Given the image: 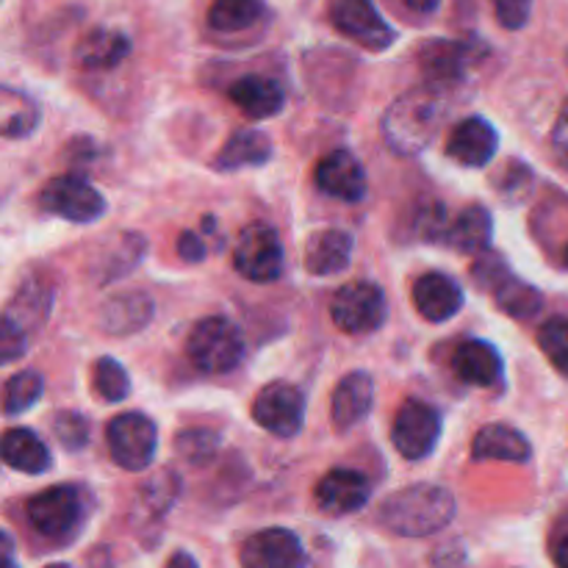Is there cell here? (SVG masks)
Listing matches in <instances>:
<instances>
[{
    "label": "cell",
    "instance_id": "6da1fadb",
    "mask_svg": "<svg viewBox=\"0 0 568 568\" xmlns=\"http://www.w3.org/2000/svg\"><path fill=\"white\" fill-rule=\"evenodd\" d=\"M455 519V497L442 486H410L392 494L377 510V521L394 536L425 538Z\"/></svg>",
    "mask_w": 568,
    "mask_h": 568
},
{
    "label": "cell",
    "instance_id": "7a4b0ae2",
    "mask_svg": "<svg viewBox=\"0 0 568 568\" xmlns=\"http://www.w3.org/2000/svg\"><path fill=\"white\" fill-rule=\"evenodd\" d=\"M442 111L430 89H414L394 100L383 114V139L399 155H419L438 133Z\"/></svg>",
    "mask_w": 568,
    "mask_h": 568
},
{
    "label": "cell",
    "instance_id": "3957f363",
    "mask_svg": "<svg viewBox=\"0 0 568 568\" xmlns=\"http://www.w3.org/2000/svg\"><path fill=\"white\" fill-rule=\"evenodd\" d=\"M186 355L205 375H225L242 364L244 336L227 316H205L189 333Z\"/></svg>",
    "mask_w": 568,
    "mask_h": 568
},
{
    "label": "cell",
    "instance_id": "277c9868",
    "mask_svg": "<svg viewBox=\"0 0 568 568\" xmlns=\"http://www.w3.org/2000/svg\"><path fill=\"white\" fill-rule=\"evenodd\" d=\"M87 494L78 486H53L48 491L37 494L26 505V516L39 536L50 541H67L81 530L87 521Z\"/></svg>",
    "mask_w": 568,
    "mask_h": 568
},
{
    "label": "cell",
    "instance_id": "5b68a950",
    "mask_svg": "<svg viewBox=\"0 0 568 568\" xmlns=\"http://www.w3.org/2000/svg\"><path fill=\"white\" fill-rule=\"evenodd\" d=\"M109 453L114 464L125 471H142L153 464L155 449H159V427L144 414H120L111 419Z\"/></svg>",
    "mask_w": 568,
    "mask_h": 568
},
{
    "label": "cell",
    "instance_id": "8992f818",
    "mask_svg": "<svg viewBox=\"0 0 568 568\" xmlns=\"http://www.w3.org/2000/svg\"><path fill=\"white\" fill-rule=\"evenodd\" d=\"M388 314L386 294L377 283L355 281L336 292L331 303V316L344 333H372L383 327Z\"/></svg>",
    "mask_w": 568,
    "mask_h": 568
},
{
    "label": "cell",
    "instance_id": "52a82bcc",
    "mask_svg": "<svg viewBox=\"0 0 568 568\" xmlns=\"http://www.w3.org/2000/svg\"><path fill=\"white\" fill-rule=\"evenodd\" d=\"M233 266L253 283L277 281L283 272V244L275 227L264 222L244 227L233 253Z\"/></svg>",
    "mask_w": 568,
    "mask_h": 568
},
{
    "label": "cell",
    "instance_id": "ba28073f",
    "mask_svg": "<svg viewBox=\"0 0 568 568\" xmlns=\"http://www.w3.org/2000/svg\"><path fill=\"white\" fill-rule=\"evenodd\" d=\"M39 203L44 211L67 222H75V225H87V222L100 220L105 214L103 194L78 175H59L44 183Z\"/></svg>",
    "mask_w": 568,
    "mask_h": 568
},
{
    "label": "cell",
    "instance_id": "9c48e42d",
    "mask_svg": "<svg viewBox=\"0 0 568 568\" xmlns=\"http://www.w3.org/2000/svg\"><path fill=\"white\" fill-rule=\"evenodd\" d=\"M253 419L277 438L297 436L305 422V394L294 383H270L255 397Z\"/></svg>",
    "mask_w": 568,
    "mask_h": 568
},
{
    "label": "cell",
    "instance_id": "30bf717a",
    "mask_svg": "<svg viewBox=\"0 0 568 568\" xmlns=\"http://www.w3.org/2000/svg\"><path fill=\"white\" fill-rule=\"evenodd\" d=\"M438 438H442V414L430 403L405 399L392 430L397 453L408 460H422L436 449Z\"/></svg>",
    "mask_w": 568,
    "mask_h": 568
},
{
    "label": "cell",
    "instance_id": "8fae6325",
    "mask_svg": "<svg viewBox=\"0 0 568 568\" xmlns=\"http://www.w3.org/2000/svg\"><path fill=\"white\" fill-rule=\"evenodd\" d=\"M331 20L344 37L364 44L366 50H386L397 39L372 0H333Z\"/></svg>",
    "mask_w": 568,
    "mask_h": 568
},
{
    "label": "cell",
    "instance_id": "7c38bea8",
    "mask_svg": "<svg viewBox=\"0 0 568 568\" xmlns=\"http://www.w3.org/2000/svg\"><path fill=\"white\" fill-rule=\"evenodd\" d=\"M305 564H308V555H305L303 541L297 532L286 527L255 532L242 547L244 568H305Z\"/></svg>",
    "mask_w": 568,
    "mask_h": 568
},
{
    "label": "cell",
    "instance_id": "4fadbf2b",
    "mask_svg": "<svg viewBox=\"0 0 568 568\" xmlns=\"http://www.w3.org/2000/svg\"><path fill=\"white\" fill-rule=\"evenodd\" d=\"M475 275L483 283V288H491L494 300H497V305L505 314L516 316V320H527V316H532L541 308V292L536 286H530V283L519 281L516 275H510L499 258H491V264L480 261Z\"/></svg>",
    "mask_w": 568,
    "mask_h": 568
},
{
    "label": "cell",
    "instance_id": "5bb4252c",
    "mask_svg": "<svg viewBox=\"0 0 568 568\" xmlns=\"http://www.w3.org/2000/svg\"><path fill=\"white\" fill-rule=\"evenodd\" d=\"M372 497V486L361 471L333 469L316 483V508L327 516H347L364 508Z\"/></svg>",
    "mask_w": 568,
    "mask_h": 568
},
{
    "label": "cell",
    "instance_id": "9a60e30c",
    "mask_svg": "<svg viewBox=\"0 0 568 568\" xmlns=\"http://www.w3.org/2000/svg\"><path fill=\"white\" fill-rule=\"evenodd\" d=\"M316 186L344 203H358L366 194V172L349 150H333L316 164Z\"/></svg>",
    "mask_w": 568,
    "mask_h": 568
},
{
    "label": "cell",
    "instance_id": "2e32d148",
    "mask_svg": "<svg viewBox=\"0 0 568 568\" xmlns=\"http://www.w3.org/2000/svg\"><path fill=\"white\" fill-rule=\"evenodd\" d=\"M499 150V133L483 116H466L464 122L455 125V131L447 139V153L449 159L458 161L464 166H486L488 161L497 155Z\"/></svg>",
    "mask_w": 568,
    "mask_h": 568
},
{
    "label": "cell",
    "instance_id": "e0dca14e",
    "mask_svg": "<svg viewBox=\"0 0 568 568\" xmlns=\"http://www.w3.org/2000/svg\"><path fill=\"white\" fill-rule=\"evenodd\" d=\"M471 59H475L471 42H453V39H430L419 50L422 72L433 87H453L464 81Z\"/></svg>",
    "mask_w": 568,
    "mask_h": 568
},
{
    "label": "cell",
    "instance_id": "ac0fdd59",
    "mask_svg": "<svg viewBox=\"0 0 568 568\" xmlns=\"http://www.w3.org/2000/svg\"><path fill=\"white\" fill-rule=\"evenodd\" d=\"M414 303L427 322H449L464 308V288L444 272H427L416 281Z\"/></svg>",
    "mask_w": 568,
    "mask_h": 568
},
{
    "label": "cell",
    "instance_id": "d6986e66",
    "mask_svg": "<svg viewBox=\"0 0 568 568\" xmlns=\"http://www.w3.org/2000/svg\"><path fill=\"white\" fill-rule=\"evenodd\" d=\"M372 403H375V381L369 377V372H349L347 377H342L331 403L336 430L344 433L358 425L372 410Z\"/></svg>",
    "mask_w": 568,
    "mask_h": 568
},
{
    "label": "cell",
    "instance_id": "ffe728a7",
    "mask_svg": "<svg viewBox=\"0 0 568 568\" xmlns=\"http://www.w3.org/2000/svg\"><path fill=\"white\" fill-rule=\"evenodd\" d=\"M453 369L466 386L488 388L503 377V355L497 353L494 344L483 342V338H469L455 349Z\"/></svg>",
    "mask_w": 568,
    "mask_h": 568
},
{
    "label": "cell",
    "instance_id": "44dd1931",
    "mask_svg": "<svg viewBox=\"0 0 568 568\" xmlns=\"http://www.w3.org/2000/svg\"><path fill=\"white\" fill-rule=\"evenodd\" d=\"M353 258V236L338 227L314 233L305 244V270L316 277L338 275L349 266Z\"/></svg>",
    "mask_w": 568,
    "mask_h": 568
},
{
    "label": "cell",
    "instance_id": "7402d4cb",
    "mask_svg": "<svg viewBox=\"0 0 568 568\" xmlns=\"http://www.w3.org/2000/svg\"><path fill=\"white\" fill-rule=\"evenodd\" d=\"M475 460H505V464H527L532 458V447L525 433L510 425H486L471 442Z\"/></svg>",
    "mask_w": 568,
    "mask_h": 568
},
{
    "label": "cell",
    "instance_id": "603a6c76",
    "mask_svg": "<svg viewBox=\"0 0 568 568\" xmlns=\"http://www.w3.org/2000/svg\"><path fill=\"white\" fill-rule=\"evenodd\" d=\"M231 100L253 120H270V116L281 114L286 94L277 87L272 78L266 75H244L231 83Z\"/></svg>",
    "mask_w": 568,
    "mask_h": 568
},
{
    "label": "cell",
    "instance_id": "cb8c5ba5",
    "mask_svg": "<svg viewBox=\"0 0 568 568\" xmlns=\"http://www.w3.org/2000/svg\"><path fill=\"white\" fill-rule=\"evenodd\" d=\"M131 53V39L114 28H94L78 42L75 61L87 70H111Z\"/></svg>",
    "mask_w": 568,
    "mask_h": 568
},
{
    "label": "cell",
    "instance_id": "d4e9b609",
    "mask_svg": "<svg viewBox=\"0 0 568 568\" xmlns=\"http://www.w3.org/2000/svg\"><path fill=\"white\" fill-rule=\"evenodd\" d=\"M150 320H153V303L139 292L116 294L100 311V327L111 336H128V333L142 331Z\"/></svg>",
    "mask_w": 568,
    "mask_h": 568
},
{
    "label": "cell",
    "instance_id": "484cf974",
    "mask_svg": "<svg viewBox=\"0 0 568 568\" xmlns=\"http://www.w3.org/2000/svg\"><path fill=\"white\" fill-rule=\"evenodd\" d=\"M272 159V142L258 128H242L225 142L216 155L220 170H244V166H261Z\"/></svg>",
    "mask_w": 568,
    "mask_h": 568
},
{
    "label": "cell",
    "instance_id": "4316f807",
    "mask_svg": "<svg viewBox=\"0 0 568 568\" xmlns=\"http://www.w3.org/2000/svg\"><path fill=\"white\" fill-rule=\"evenodd\" d=\"M3 460L22 475H44L53 464L50 449L39 442V436L26 427H14L3 436Z\"/></svg>",
    "mask_w": 568,
    "mask_h": 568
},
{
    "label": "cell",
    "instance_id": "83f0119b",
    "mask_svg": "<svg viewBox=\"0 0 568 568\" xmlns=\"http://www.w3.org/2000/svg\"><path fill=\"white\" fill-rule=\"evenodd\" d=\"M491 233H494V222L491 214H488L483 205H469L466 211H460L458 220L449 225L447 231V244L458 253L475 255L488 250L491 244Z\"/></svg>",
    "mask_w": 568,
    "mask_h": 568
},
{
    "label": "cell",
    "instance_id": "f1b7e54d",
    "mask_svg": "<svg viewBox=\"0 0 568 568\" xmlns=\"http://www.w3.org/2000/svg\"><path fill=\"white\" fill-rule=\"evenodd\" d=\"M39 125V109L28 94L17 89L3 87L0 92V131L6 139L31 136L33 128Z\"/></svg>",
    "mask_w": 568,
    "mask_h": 568
},
{
    "label": "cell",
    "instance_id": "f546056e",
    "mask_svg": "<svg viewBox=\"0 0 568 568\" xmlns=\"http://www.w3.org/2000/svg\"><path fill=\"white\" fill-rule=\"evenodd\" d=\"M264 0H214L209 9V26L222 33L247 31L264 17Z\"/></svg>",
    "mask_w": 568,
    "mask_h": 568
},
{
    "label": "cell",
    "instance_id": "4dcf8cb0",
    "mask_svg": "<svg viewBox=\"0 0 568 568\" xmlns=\"http://www.w3.org/2000/svg\"><path fill=\"white\" fill-rule=\"evenodd\" d=\"M42 388H44L42 375L33 369L9 377V381H6V388H3V414L6 416L26 414L28 408H33V405L39 403V397H42Z\"/></svg>",
    "mask_w": 568,
    "mask_h": 568
},
{
    "label": "cell",
    "instance_id": "1f68e13d",
    "mask_svg": "<svg viewBox=\"0 0 568 568\" xmlns=\"http://www.w3.org/2000/svg\"><path fill=\"white\" fill-rule=\"evenodd\" d=\"M94 392L105 403H120V399L128 397V392H131V377L122 369L120 361L100 358L94 364Z\"/></svg>",
    "mask_w": 568,
    "mask_h": 568
},
{
    "label": "cell",
    "instance_id": "d6a6232c",
    "mask_svg": "<svg viewBox=\"0 0 568 568\" xmlns=\"http://www.w3.org/2000/svg\"><path fill=\"white\" fill-rule=\"evenodd\" d=\"M538 344L552 361L555 369H560L568 377V316H555L538 331Z\"/></svg>",
    "mask_w": 568,
    "mask_h": 568
},
{
    "label": "cell",
    "instance_id": "836d02e7",
    "mask_svg": "<svg viewBox=\"0 0 568 568\" xmlns=\"http://www.w3.org/2000/svg\"><path fill=\"white\" fill-rule=\"evenodd\" d=\"M175 442H178L175 444L178 453H181L189 464H205V460L216 453V447H220V436L211 430H205V427L183 430Z\"/></svg>",
    "mask_w": 568,
    "mask_h": 568
},
{
    "label": "cell",
    "instance_id": "e575fe53",
    "mask_svg": "<svg viewBox=\"0 0 568 568\" xmlns=\"http://www.w3.org/2000/svg\"><path fill=\"white\" fill-rule=\"evenodd\" d=\"M53 430L67 449H83L89 442V433H92L89 430V422L81 414H75V410L55 416Z\"/></svg>",
    "mask_w": 568,
    "mask_h": 568
},
{
    "label": "cell",
    "instance_id": "d590c367",
    "mask_svg": "<svg viewBox=\"0 0 568 568\" xmlns=\"http://www.w3.org/2000/svg\"><path fill=\"white\" fill-rule=\"evenodd\" d=\"M494 14H497L499 26L508 31H519L527 26L532 14V0H491Z\"/></svg>",
    "mask_w": 568,
    "mask_h": 568
},
{
    "label": "cell",
    "instance_id": "8d00e7d4",
    "mask_svg": "<svg viewBox=\"0 0 568 568\" xmlns=\"http://www.w3.org/2000/svg\"><path fill=\"white\" fill-rule=\"evenodd\" d=\"M0 327H3V331H0V353H3V364H11V361H17L22 353H26V344H28L26 331H22L9 314L3 316Z\"/></svg>",
    "mask_w": 568,
    "mask_h": 568
},
{
    "label": "cell",
    "instance_id": "74e56055",
    "mask_svg": "<svg viewBox=\"0 0 568 568\" xmlns=\"http://www.w3.org/2000/svg\"><path fill=\"white\" fill-rule=\"evenodd\" d=\"M178 255H181L186 264H200L205 258V244L197 233L183 231L181 239H178Z\"/></svg>",
    "mask_w": 568,
    "mask_h": 568
},
{
    "label": "cell",
    "instance_id": "f35d334b",
    "mask_svg": "<svg viewBox=\"0 0 568 568\" xmlns=\"http://www.w3.org/2000/svg\"><path fill=\"white\" fill-rule=\"evenodd\" d=\"M552 142H555V150L560 153V159L568 164V100L566 105L560 109L558 120H555V128H552Z\"/></svg>",
    "mask_w": 568,
    "mask_h": 568
},
{
    "label": "cell",
    "instance_id": "ab89813d",
    "mask_svg": "<svg viewBox=\"0 0 568 568\" xmlns=\"http://www.w3.org/2000/svg\"><path fill=\"white\" fill-rule=\"evenodd\" d=\"M166 568H200V566L189 552H175L170 560H166Z\"/></svg>",
    "mask_w": 568,
    "mask_h": 568
},
{
    "label": "cell",
    "instance_id": "60d3db41",
    "mask_svg": "<svg viewBox=\"0 0 568 568\" xmlns=\"http://www.w3.org/2000/svg\"><path fill=\"white\" fill-rule=\"evenodd\" d=\"M405 6L414 11H419V14H433V11L442 6V0H405Z\"/></svg>",
    "mask_w": 568,
    "mask_h": 568
},
{
    "label": "cell",
    "instance_id": "b9f144b4",
    "mask_svg": "<svg viewBox=\"0 0 568 568\" xmlns=\"http://www.w3.org/2000/svg\"><path fill=\"white\" fill-rule=\"evenodd\" d=\"M552 560H555V566H558V568H568V536L560 538V541L555 544Z\"/></svg>",
    "mask_w": 568,
    "mask_h": 568
},
{
    "label": "cell",
    "instance_id": "7bdbcfd3",
    "mask_svg": "<svg viewBox=\"0 0 568 568\" xmlns=\"http://www.w3.org/2000/svg\"><path fill=\"white\" fill-rule=\"evenodd\" d=\"M0 568H17L14 564V544H11L9 532H3V566Z\"/></svg>",
    "mask_w": 568,
    "mask_h": 568
},
{
    "label": "cell",
    "instance_id": "ee69618b",
    "mask_svg": "<svg viewBox=\"0 0 568 568\" xmlns=\"http://www.w3.org/2000/svg\"><path fill=\"white\" fill-rule=\"evenodd\" d=\"M48 568H72V566H67V564H53V566H48Z\"/></svg>",
    "mask_w": 568,
    "mask_h": 568
},
{
    "label": "cell",
    "instance_id": "f6af8a7d",
    "mask_svg": "<svg viewBox=\"0 0 568 568\" xmlns=\"http://www.w3.org/2000/svg\"><path fill=\"white\" fill-rule=\"evenodd\" d=\"M566 264H568V247H566Z\"/></svg>",
    "mask_w": 568,
    "mask_h": 568
}]
</instances>
